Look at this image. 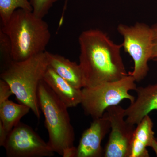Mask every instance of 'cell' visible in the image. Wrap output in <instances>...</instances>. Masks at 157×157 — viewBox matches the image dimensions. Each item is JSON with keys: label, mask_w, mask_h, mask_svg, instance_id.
I'll list each match as a JSON object with an SVG mask.
<instances>
[{"label": "cell", "mask_w": 157, "mask_h": 157, "mask_svg": "<svg viewBox=\"0 0 157 157\" xmlns=\"http://www.w3.org/2000/svg\"><path fill=\"white\" fill-rule=\"evenodd\" d=\"M79 63L84 87L119 80L128 75L121 55L122 44H117L99 29L83 31L78 38Z\"/></svg>", "instance_id": "cell-1"}, {"label": "cell", "mask_w": 157, "mask_h": 157, "mask_svg": "<svg viewBox=\"0 0 157 157\" xmlns=\"http://www.w3.org/2000/svg\"><path fill=\"white\" fill-rule=\"evenodd\" d=\"M0 30L9 38L14 61H22L45 52L51 37L43 18L22 9L14 11Z\"/></svg>", "instance_id": "cell-2"}, {"label": "cell", "mask_w": 157, "mask_h": 157, "mask_svg": "<svg viewBox=\"0 0 157 157\" xmlns=\"http://www.w3.org/2000/svg\"><path fill=\"white\" fill-rule=\"evenodd\" d=\"M37 97L40 109L45 117L48 145L55 153L63 157H76L75 133L68 108L43 79L38 86Z\"/></svg>", "instance_id": "cell-3"}, {"label": "cell", "mask_w": 157, "mask_h": 157, "mask_svg": "<svg viewBox=\"0 0 157 157\" xmlns=\"http://www.w3.org/2000/svg\"><path fill=\"white\" fill-rule=\"evenodd\" d=\"M48 67L45 52L22 61H13L0 75L17 101L28 106L39 119L41 110L37 97L38 86Z\"/></svg>", "instance_id": "cell-4"}, {"label": "cell", "mask_w": 157, "mask_h": 157, "mask_svg": "<svg viewBox=\"0 0 157 157\" xmlns=\"http://www.w3.org/2000/svg\"><path fill=\"white\" fill-rule=\"evenodd\" d=\"M135 82L134 77L128 73L117 81L82 88L81 104L85 114L94 119L101 117L107 108L119 105L124 100L133 103L135 98L129 92L137 89Z\"/></svg>", "instance_id": "cell-5"}, {"label": "cell", "mask_w": 157, "mask_h": 157, "mask_svg": "<svg viewBox=\"0 0 157 157\" xmlns=\"http://www.w3.org/2000/svg\"><path fill=\"white\" fill-rule=\"evenodd\" d=\"M117 30L123 38V48L134 62L133 71L128 73L136 82H140L149 70L148 63L152 53L151 28L144 23L137 22L130 26L121 24Z\"/></svg>", "instance_id": "cell-6"}, {"label": "cell", "mask_w": 157, "mask_h": 157, "mask_svg": "<svg viewBox=\"0 0 157 157\" xmlns=\"http://www.w3.org/2000/svg\"><path fill=\"white\" fill-rule=\"evenodd\" d=\"M4 147L8 157H51L55 153L33 129L21 122L9 133Z\"/></svg>", "instance_id": "cell-7"}, {"label": "cell", "mask_w": 157, "mask_h": 157, "mask_svg": "<svg viewBox=\"0 0 157 157\" xmlns=\"http://www.w3.org/2000/svg\"><path fill=\"white\" fill-rule=\"evenodd\" d=\"M106 111L111 128L104 156L130 157L135 125L124 119L125 109L119 105L109 107Z\"/></svg>", "instance_id": "cell-8"}, {"label": "cell", "mask_w": 157, "mask_h": 157, "mask_svg": "<svg viewBox=\"0 0 157 157\" xmlns=\"http://www.w3.org/2000/svg\"><path fill=\"white\" fill-rule=\"evenodd\" d=\"M110 123L107 113L101 117L94 119L88 128L82 135L76 157H100L104 155L101 143L110 131Z\"/></svg>", "instance_id": "cell-9"}, {"label": "cell", "mask_w": 157, "mask_h": 157, "mask_svg": "<svg viewBox=\"0 0 157 157\" xmlns=\"http://www.w3.org/2000/svg\"><path fill=\"white\" fill-rule=\"evenodd\" d=\"M137 98L125 109L126 120L133 125L137 124L150 113L157 110V83L137 87Z\"/></svg>", "instance_id": "cell-10"}, {"label": "cell", "mask_w": 157, "mask_h": 157, "mask_svg": "<svg viewBox=\"0 0 157 157\" xmlns=\"http://www.w3.org/2000/svg\"><path fill=\"white\" fill-rule=\"evenodd\" d=\"M45 53L48 67L59 76L76 88L84 87V77L79 64L59 55L46 51Z\"/></svg>", "instance_id": "cell-11"}, {"label": "cell", "mask_w": 157, "mask_h": 157, "mask_svg": "<svg viewBox=\"0 0 157 157\" xmlns=\"http://www.w3.org/2000/svg\"><path fill=\"white\" fill-rule=\"evenodd\" d=\"M43 80L68 108L81 104L82 89L73 87L49 67L45 71Z\"/></svg>", "instance_id": "cell-12"}, {"label": "cell", "mask_w": 157, "mask_h": 157, "mask_svg": "<svg viewBox=\"0 0 157 157\" xmlns=\"http://www.w3.org/2000/svg\"><path fill=\"white\" fill-rule=\"evenodd\" d=\"M154 124L149 115L137 124L132 138L130 157L150 156L147 147H151L155 139Z\"/></svg>", "instance_id": "cell-13"}, {"label": "cell", "mask_w": 157, "mask_h": 157, "mask_svg": "<svg viewBox=\"0 0 157 157\" xmlns=\"http://www.w3.org/2000/svg\"><path fill=\"white\" fill-rule=\"evenodd\" d=\"M30 110V108L25 104L6 100L0 103V123L9 134Z\"/></svg>", "instance_id": "cell-14"}, {"label": "cell", "mask_w": 157, "mask_h": 157, "mask_svg": "<svg viewBox=\"0 0 157 157\" xmlns=\"http://www.w3.org/2000/svg\"><path fill=\"white\" fill-rule=\"evenodd\" d=\"M18 9L33 11L28 0H0V17L2 25L7 23L14 11Z\"/></svg>", "instance_id": "cell-15"}, {"label": "cell", "mask_w": 157, "mask_h": 157, "mask_svg": "<svg viewBox=\"0 0 157 157\" xmlns=\"http://www.w3.org/2000/svg\"><path fill=\"white\" fill-rule=\"evenodd\" d=\"M0 48L2 69H5L13 61L11 42L6 34L0 30Z\"/></svg>", "instance_id": "cell-16"}, {"label": "cell", "mask_w": 157, "mask_h": 157, "mask_svg": "<svg viewBox=\"0 0 157 157\" xmlns=\"http://www.w3.org/2000/svg\"><path fill=\"white\" fill-rule=\"evenodd\" d=\"M59 0H30L33 12L41 18L46 16L53 4Z\"/></svg>", "instance_id": "cell-17"}, {"label": "cell", "mask_w": 157, "mask_h": 157, "mask_svg": "<svg viewBox=\"0 0 157 157\" xmlns=\"http://www.w3.org/2000/svg\"><path fill=\"white\" fill-rule=\"evenodd\" d=\"M13 93L10 86L6 81L0 79V103L9 99Z\"/></svg>", "instance_id": "cell-18"}, {"label": "cell", "mask_w": 157, "mask_h": 157, "mask_svg": "<svg viewBox=\"0 0 157 157\" xmlns=\"http://www.w3.org/2000/svg\"><path fill=\"white\" fill-rule=\"evenodd\" d=\"M152 32V53L151 59H154L157 58V24L151 27Z\"/></svg>", "instance_id": "cell-19"}, {"label": "cell", "mask_w": 157, "mask_h": 157, "mask_svg": "<svg viewBox=\"0 0 157 157\" xmlns=\"http://www.w3.org/2000/svg\"><path fill=\"white\" fill-rule=\"evenodd\" d=\"M9 134L3 128L2 125L0 123V146L4 147Z\"/></svg>", "instance_id": "cell-20"}, {"label": "cell", "mask_w": 157, "mask_h": 157, "mask_svg": "<svg viewBox=\"0 0 157 157\" xmlns=\"http://www.w3.org/2000/svg\"><path fill=\"white\" fill-rule=\"evenodd\" d=\"M69 0H65L64 4L63 9V13H62L61 17L60 20L59 24L60 25H62V22L63 21V19L65 11H66V9H67V6Z\"/></svg>", "instance_id": "cell-21"}, {"label": "cell", "mask_w": 157, "mask_h": 157, "mask_svg": "<svg viewBox=\"0 0 157 157\" xmlns=\"http://www.w3.org/2000/svg\"><path fill=\"white\" fill-rule=\"evenodd\" d=\"M150 147H151L153 150L154 151L157 157V140L155 138L154 139Z\"/></svg>", "instance_id": "cell-22"}, {"label": "cell", "mask_w": 157, "mask_h": 157, "mask_svg": "<svg viewBox=\"0 0 157 157\" xmlns=\"http://www.w3.org/2000/svg\"><path fill=\"white\" fill-rule=\"evenodd\" d=\"M155 61H156L157 62V58H156V59H153Z\"/></svg>", "instance_id": "cell-23"}]
</instances>
